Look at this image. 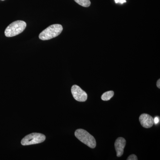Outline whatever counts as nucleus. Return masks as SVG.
<instances>
[{"instance_id": "obj_1", "label": "nucleus", "mask_w": 160, "mask_h": 160, "mask_svg": "<svg viewBox=\"0 0 160 160\" xmlns=\"http://www.w3.org/2000/svg\"><path fill=\"white\" fill-rule=\"evenodd\" d=\"M63 30L62 26L60 24H53L46 28L40 33V39L46 41L57 37Z\"/></svg>"}, {"instance_id": "obj_2", "label": "nucleus", "mask_w": 160, "mask_h": 160, "mask_svg": "<svg viewBox=\"0 0 160 160\" xmlns=\"http://www.w3.org/2000/svg\"><path fill=\"white\" fill-rule=\"evenodd\" d=\"M26 27V23L24 21H17L10 24L5 31V34L7 37H12L20 34Z\"/></svg>"}, {"instance_id": "obj_3", "label": "nucleus", "mask_w": 160, "mask_h": 160, "mask_svg": "<svg viewBox=\"0 0 160 160\" xmlns=\"http://www.w3.org/2000/svg\"><path fill=\"white\" fill-rule=\"evenodd\" d=\"M75 136L81 142L92 149H94L96 146L95 139L84 129H78L76 130Z\"/></svg>"}, {"instance_id": "obj_4", "label": "nucleus", "mask_w": 160, "mask_h": 160, "mask_svg": "<svg viewBox=\"0 0 160 160\" xmlns=\"http://www.w3.org/2000/svg\"><path fill=\"white\" fill-rule=\"evenodd\" d=\"M45 135L42 133L33 132L27 135L23 138L21 141V144L23 146H29L43 142L46 140Z\"/></svg>"}, {"instance_id": "obj_5", "label": "nucleus", "mask_w": 160, "mask_h": 160, "mask_svg": "<svg viewBox=\"0 0 160 160\" xmlns=\"http://www.w3.org/2000/svg\"><path fill=\"white\" fill-rule=\"evenodd\" d=\"M71 92L75 99L78 102H86L88 95L85 91L77 85H73L71 88Z\"/></svg>"}, {"instance_id": "obj_6", "label": "nucleus", "mask_w": 160, "mask_h": 160, "mask_svg": "<svg viewBox=\"0 0 160 160\" xmlns=\"http://www.w3.org/2000/svg\"><path fill=\"white\" fill-rule=\"evenodd\" d=\"M139 121L142 126L145 128H151L154 124L153 118L146 113H143L140 116Z\"/></svg>"}, {"instance_id": "obj_7", "label": "nucleus", "mask_w": 160, "mask_h": 160, "mask_svg": "<svg viewBox=\"0 0 160 160\" xmlns=\"http://www.w3.org/2000/svg\"><path fill=\"white\" fill-rule=\"evenodd\" d=\"M126 145V141L123 138H118L115 142V148L117 152V156L120 157L124 153V149Z\"/></svg>"}, {"instance_id": "obj_8", "label": "nucleus", "mask_w": 160, "mask_h": 160, "mask_svg": "<svg viewBox=\"0 0 160 160\" xmlns=\"http://www.w3.org/2000/svg\"><path fill=\"white\" fill-rule=\"evenodd\" d=\"M114 93V92L112 91L106 92L103 93L101 97V98L103 101H109L113 96Z\"/></svg>"}, {"instance_id": "obj_9", "label": "nucleus", "mask_w": 160, "mask_h": 160, "mask_svg": "<svg viewBox=\"0 0 160 160\" xmlns=\"http://www.w3.org/2000/svg\"><path fill=\"white\" fill-rule=\"evenodd\" d=\"M76 2L83 7H88L91 5L90 0H74Z\"/></svg>"}, {"instance_id": "obj_10", "label": "nucleus", "mask_w": 160, "mask_h": 160, "mask_svg": "<svg viewBox=\"0 0 160 160\" xmlns=\"http://www.w3.org/2000/svg\"><path fill=\"white\" fill-rule=\"evenodd\" d=\"M127 160H138V159L137 157L135 154H132L131 155L129 156L128 158L127 159Z\"/></svg>"}, {"instance_id": "obj_11", "label": "nucleus", "mask_w": 160, "mask_h": 160, "mask_svg": "<svg viewBox=\"0 0 160 160\" xmlns=\"http://www.w3.org/2000/svg\"><path fill=\"white\" fill-rule=\"evenodd\" d=\"M153 121H154V124L155 125H157L160 122V118L159 117L156 116L153 118Z\"/></svg>"}, {"instance_id": "obj_12", "label": "nucleus", "mask_w": 160, "mask_h": 160, "mask_svg": "<svg viewBox=\"0 0 160 160\" xmlns=\"http://www.w3.org/2000/svg\"><path fill=\"white\" fill-rule=\"evenodd\" d=\"M115 2L116 3H120L122 4L123 3L126 2V0H115Z\"/></svg>"}, {"instance_id": "obj_13", "label": "nucleus", "mask_w": 160, "mask_h": 160, "mask_svg": "<svg viewBox=\"0 0 160 160\" xmlns=\"http://www.w3.org/2000/svg\"><path fill=\"white\" fill-rule=\"evenodd\" d=\"M157 86L159 89L160 88V79L158 80L157 82Z\"/></svg>"}, {"instance_id": "obj_14", "label": "nucleus", "mask_w": 160, "mask_h": 160, "mask_svg": "<svg viewBox=\"0 0 160 160\" xmlns=\"http://www.w3.org/2000/svg\"><path fill=\"white\" fill-rule=\"evenodd\" d=\"M1 1H4V0H1Z\"/></svg>"}]
</instances>
